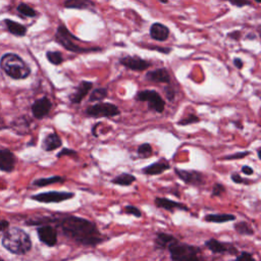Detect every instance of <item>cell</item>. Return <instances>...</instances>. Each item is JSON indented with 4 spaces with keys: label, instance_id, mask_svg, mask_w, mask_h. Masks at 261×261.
<instances>
[{
    "label": "cell",
    "instance_id": "cell-1",
    "mask_svg": "<svg viewBox=\"0 0 261 261\" xmlns=\"http://www.w3.org/2000/svg\"><path fill=\"white\" fill-rule=\"evenodd\" d=\"M60 227L65 236L84 246H97L103 242V238L96 224L86 218L71 215L60 222Z\"/></svg>",
    "mask_w": 261,
    "mask_h": 261
},
{
    "label": "cell",
    "instance_id": "cell-2",
    "mask_svg": "<svg viewBox=\"0 0 261 261\" xmlns=\"http://www.w3.org/2000/svg\"><path fill=\"white\" fill-rule=\"evenodd\" d=\"M3 246L11 253L16 255H24L32 248L30 236L19 227H12L3 237Z\"/></svg>",
    "mask_w": 261,
    "mask_h": 261
},
{
    "label": "cell",
    "instance_id": "cell-3",
    "mask_svg": "<svg viewBox=\"0 0 261 261\" xmlns=\"http://www.w3.org/2000/svg\"><path fill=\"white\" fill-rule=\"evenodd\" d=\"M55 41L62 46L64 49L74 53H91V52H98L102 51L100 47H90L85 48L76 43V41H82L78 37H76L73 33L65 27L64 25H59L56 29L55 33Z\"/></svg>",
    "mask_w": 261,
    "mask_h": 261
},
{
    "label": "cell",
    "instance_id": "cell-4",
    "mask_svg": "<svg viewBox=\"0 0 261 261\" xmlns=\"http://www.w3.org/2000/svg\"><path fill=\"white\" fill-rule=\"evenodd\" d=\"M0 67L13 79L23 80L30 76L31 69L29 65L17 54H6L0 61Z\"/></svg>",
    "mask_w": 261,
    "mask_h": 261
},
{
    "label": "cell",
    "instance_id": "cell-5",
    "mask_svg": "<svg viewBox=\"0 0 261 261\" xmlns=\"http://www.w3.org/2000/svg\"><path fill=\"white\" fill-rule=\"evenodd\" d=\"M168 248L173 261H204L202 251L199 247L180 243L176 240Z\"/></svg>",
    "mask_w": 261,
    "mask_h": 261
},
{
    "label": "cell",
    "instance_id": "cell-6",
    "mask_svg": "<svg viewBox=\"0 0 261 261\" xmlns=\"http://www.w3.org/2000/svg\"><path fill=\"white\" fill-rule=\"evenodd\" d=\"M136 100L140 102H148L149 108L157 113H162L166 108V102L161 95L155 90H143L137 93Z\"/></svg>",
    "mask_w": 261,
    "mask_h": 261
},
{
    "label": "cell",
    "instance_id": "cell-7",
    "mask_svg": "<svg viewBox=\"0 0 261 261\" xmlns=\"http://www.w3.org/2000/svg\"><path fill=\"white\" fill-rule=\"evenodd\" d=\"M86 114L90 117H113L120 114L118 107L109 102H97L86 108Z\"/></svg>",
    "mask_w": 261,
    "mask_h": 261
},
{
    "label": "cell",
    "instance_id": "cell-8",
    "mask_svg": "<svg viewBox=\"0 0 261 261\" xmlns=\"http://www.w3.org/2000/svg\"><path fill=\"white\" fill-rule=\"evenodd\" d=\"M73 197H75V194L72 192L49 191V192L33 195L31 196V199L41 203H60L63 201L70 200Z\"/></svg>",
    "mask_w": 261,
    "mask_h": 261
},
{
    "label": "cell",
    "instance_id": "cell-9",
    "mask_svg": "<svg viewBox=\"0 0 261 261\" xmlns=\"http://www.w3.org/2000/svg\"><path fill=\"white\" fill-rule=\"evenodd\" d=\"M119 63L125 69L133 72H144L151 67V62L137 55H125L118 59Z\"/></svg>",
    "mask_w": 261,
    "mask_h": 261
},
{
    "label": "cell",
    "instance_id": "cell-10",
    "mask_svg": "<svg viewBox=\"0 0 261 261\" xmlns=\"http://www.w3.org/2000/svg\"><path fill=\"white\" fill-rule=\"evenodd\" d=\"M177 176L187 185H192V186H202L204 185V176L203 174L196 172V171H185V170H175Z\"/></svg>",
    "mask_w": 261,
    "mask_h": 261
},
{
    "label": "cell",
    "instance_id": "cell-11",
    "mask_svg": "<svg viewBox=\"0 0 261 261\" xmlns=\"http://www.w3.org/2000/svg\"><path fill=\"white\" fill-rule=\"evenodd\" d=\"M52 108V102L47 97H42L32 105V113L37 119H42L47 116Z\"/></svg>",
    "mask_w": 261,
    "mask_h": 261
},
{
    "label": "cell",
    "instance_id": "cell-12",
    "mask_svg": "<svg viewBox=\"0 0 261 261\" xmlns=\"http://www.w3.org/2000/svg\"><path fill=\"white\" fill-rule=\"evenodd\" d=\"M149 35L155 41L165 42L170 38L171 31H170V28L168 26H166L165 24L156 22L150 26Z\"/></svg>",
    "mask_w": 261,
    "mask_h": 261
},
{
    "label": "cell",
    "instance_id": "cell-13",
    "mask_svg": "<svg viewBox=\"0 0 261 261\" xmlns=\"http://www.w3.org/2000/svg\"><path fill=\"white\" fill-rule=\"evenodd\" d=\"M93 88V82L90 81H81L80 84L76 87L75 91L69 96V99L73 104H80L84 98L89 94Z\"/></svg>",
    "mask_w": 261,
    "mask_h": 261
},
{
    "label": "cell",
    "instance_id": "cell-14",
    "mask_svg": "<svg viewBox=\"0 0 261 261\" xmlns=\"http://www.w3.org/2000/svg\"><path fill=\"white\" fill-rule=\"evenodd\" d=\"M39 240L46 246L53 247L57 243V233L51 225H41L37 230Z\"/></svg>",
    "mask_w": 261,
    "mask_h": 261
},
{
    "label": "cell",
    "instance_id": "cell-15",
    "mask_svg": "<svg viewBox=\"0 0 261 261\" xmlns=\"http://www.w3.org/2000/svg\"><path fill=\"white\" fill-rule=\"evenodd\" d=\"M205 246L214 254H223V253L237 254L238 253V250L233 245L219 242L216 239H209L208 241L205 242Z\"/></svg>",
    "mask_w": 261,
    "mask_h": 261
},
{
    "label": "cell",
    "instance_id": "cell-16",
    "mask_svg": "<svg viewBox=\"0 0 261 261\" xmlns=\"http://www.w3.org/2000/svg\"><path fill=\"white\" fill-rule=\"evenodd\" d=\"M17 158L9 149H0V171L11 173L15 170Z\"/></svg>",
    "mask_w": 261,
    "mask_h": 261
},
{
    "label": "cell",
    "instance_id": "cell-17",
    "mask_svg": "<svg viewBox=\"0 0 261 261\" xmlns=\"http://www.w3.org/2000/svg\"><path fill=\"white\" fill-rule=\"evenodd\" d=\"M145 80L152 83L170 84L171 75L166 68H160V69H155L153 71L147 72V74L145 75Z\"/></svg>",
    "mask_w": 261,
    "mask_h": 261
},
{
    "label": "cell",
    "instance_id": "cell-18",
    "mask_svg": "<svg viewBox=\"0 0 261 261\" xmlns=\"http://www.w3.org/2000/svg\"><path fill=\"white\" fill-rule=\"evenodd\" d=\"M63 7L68 10L91 11L96 13V4L93 0H64Z\"/></svg>",
    "mask_w": 261,
    "mask_h": 261
},
{
    "label": "cell",
    "instance_id": "cell-19",
    "mask_svg": "<svg viewBox=\"0 0 261 261\" xmlns=\"http://www.w3.org/2000/svg\"><path fill=\"white\" fill-rule=\"evenodd\" d=\"M154 203L158 208L165 209V210H168V211H171V212H173L175 210H182V211H188L189 210V208L185 204L170 200L168 198L156 197L155 200H154Z\"/></svg>",
    "mask_w": 261,
    "mask_h": 261
},
{
    "label": "cell",
    "instance_id": "cell-20",
    "mask_svg": "<svg viewBox=\"0 0 261 261\" xmlns=\"http://www.w3.org/2000/svg\"><path fill=\"white\" fill-rule=\"evenodd\" d=\"M171 169V166L165 160H160L158 162L152 163V165L144 168L142 170V173L146 176H157L162 173H165L166 171H169Z\"/></svg>",
    "mask_w": 261,
    "mask_h": 261
},
{
    "label": "cell",
    "instance_id": "cell-21",
    "mask_svg": "<svg viewBox=\"0 0 261 261\" xmlns=\"http://www.w3.org/2000/svg\"><path fill=\"white\" fill-rule=\"evenodd\" d=\"M61 145H62L61 138L56 133H51V134H48L44 138L43 143H42V148L46 152H51V151L61 147Z\"/></svg>",
    "mask_w": 261,
    "mask_h": 261
},
{
    "label": "cell",
    "instance_id": "cell-22",
    "mask_svg": "<svg viewBox=\"0 0 261 261\" xmlns=\"http://www.w3.org/2000/svg\"><path fill=\"white\" fill-rule=\"evenodd\" d=\"M177 239L174 236L169 235L167 233H157L155 238V248L158 250L168 248Z\"/></svg>",
    "mask_w": 261,
    "mask_h": 261
},
{
    "label": "cell",
    "instance_id": "cell-23",
    "mask_svg": "<svg viewBox=\"0 0 261 261\" xmlns=\"http://www.w3.org/2000/svg\"><path fill=\"white\" fill-rule=\"evenodd\" d=\"M236 219V216L234 214L228 213H214V214H207L204 217V220L207 222H213V223H223L228 221H234Z\"/></svg>",
    "mask_w": 261,
    "mask_h": 261
},
{
    "label": "cell",
    "instance_id": "cell-24",
    "mask_svg": "<svg viewBox=\"0 0 261 261\" xmlns=\"http://www.w3.org/2000/svg\"><path fill=\"white\" fill-rule=\"evenodd\" d=\"M5 23L12 34H14L16 36H20V37H23L27 34V28L25 26H23L17 22L11 21V20H6Z\"/></svg>",
    "mask_w": 261,
    "mask_h": 261
},
{
    "label": "cell",
    "instance_id": "cell-25",
    "mask_svg": "<svg viewBox=\"0 0 261 261\" xmlns=\"http://www.w3.org/2000/svg\"><path fill=\"white\" fill-rule=\"evenodd\" d=\"M134 182H136V178L135 176L130 175V174H120L117 177H115L114 179L111 180V183L117 186H123V187H127L130 186Z\"/></svg>",
    "mask_w": 261,
    "mask_h": 261
},
{
    "label": "cell",
    "instance_id": "cell-26",
    "mask_svg": "<svg viewBox=\"0 0 261 261\" xmlns=\"http://www.w3.org/2000/svg\"><path fill=\"white\" fill-rule=\"evenodd\" d=\"M64 182V179L59 176H53L50 178H41L33 182V186L35 187H47L53 184H61Z\"/></svg>",
    "mask_w": 261,
    "mask_h": 261
},
{
    "label": "cell",
    "instance_id": "cell-27",
    "mask_svg": "<svg viewBox=\"0 0 261 261\" xmlns=\"http://www.w3.org/2000/svg\"><path fill=\"white\" fill-rule=\"evenodd\" d=\"M108 96V91L106 88H96L90 93V102H101Z\"/></svg>",
    "mask_w": 261,
    "mask_h": 261
},
{
    "label": "cell",
    "instance_id": "cell-28",
    "mask_svg": "<svg viewBox=\"0 0 261 261\" xmlns=\"http://www.w3.org/2000/svg\"><path fill=\"white\" fill-rule=\"evenodd\" d=\"M236 232L242 236H253L254 230L245 221H240L234 225Z\"/></svg>",
    "mask_w": 261,
    "mask_h": 261
},
{
    "label": "cell",
    "instance_id": "cell-29",
    "mask_svg": "<svg viewBox=\"0 0 261 261\" xmlns=\"http://www.w3.org/2000/svg\"><path fill=\"white\" fill-rule=\"evenodd\" d=\"M46 58L53 65H60L64 61L62 53L60 51H47Z\"/></svg>",
    "mask_w": 261,
    "mask_h": 261
},
{
    "label": "cell",
    "instance_id": "cell-30",
    "mask_svg": "<svg viewBox=\"0 0 261 261\" xmlns=\"http://www.w3.org/2000/svg\"><path fill=\"white\" fill-rule=\"evenodd\" d=\"M18 11H19V13L21 15H23L25 17H28V18H35L38 15L37 12L34 9H32L31 7H29L26 4H21L18 7Z\"/></svg>",
    "mask_w": 261,
    "mask_h": 261
},
{
    "label": "cell",
    "instance_id": "cell-31",
    "mask_svg": "<svg viewBox=\"0 0 261 261\" xmlns=\"http://www.w3.org/2000/svg\"><path fill=\"white\" fill-rule=\"evenodd\" d=\"M138 155L139 157L141 158H146V157H149L153 154V150H152V146L149 144V143H144L142 145H140L138 147Z\"/></svg>",
    "mask_w": 261,
    "mask_h": 261
},
{
    "label": "cell",
    "instance_id": "cell-32",
    "mask_svg": "<svg viewBox=\"0 0 261 261\" xmlns=\"http://www.w3.org/2000/svg\"><path fill=\"white\" fill-rule=\"evenodd\" d=\"M199 121H200L199 116H197L194 113H191V114H188L187 116L183 117L181 120H179L178 124L185 126V125H189V124H193V123H197Z\"/></svg>",
    "mask_w": 261,
    "mask_h": 261
},
{
    "label": "cell",
    "instance_id": "cell-33",
    "mask_svg": "<svg viewBox=\"0 0 261 261\" xmlns=\"http://www.w3.org/2000/svg\"><path fill=\"white\" fill-rule=\"evenodd\" d=\"M221 2H226L236 8H244V7L252 6L251 0H221Z\"/></svg>",
    "mask_w": 261,
    "mask_h": 261
},
{
    "label": "cell",
    "instance_id": "cell-34",
    "mask_svg": "<svg viewBox=\"0 0 261 261\" xmlns=\"http://www.w3.org/2000/svg\"><path fill=\"white\" fill-rule=\"evenodd\" d=\"M250 151H243V152H238V153H235V154H232V155H227V156H224L222 158H220V160H236V159H243L244 157L250 155Z\"/></svg>",
    "mask_w": 261,
    "mask_h": 261
},
{
    "label": "cell",
    "instance_id": "cell-35",
    "mask_svg": "<svg viewBox=\"0 0 261 261\" xmlns=\"http://www.w3.org/2000/svg\"><path fill=\"white\" fill-rule=\"evenodd\" d=\"M123 211L126 214H132V215H134L136 217H141L142 216V212L140 211V209L138 207H136V206H133V205H126L124 207Z\"/></svg>",
    "mask_w": 261,
    "mask_h": 261
},
{
    "label": "cell",
    "instance_id": "cell-36",
    "mask_svg": "<svg viewBox=\"0 0 261 261\" xmlns=\"http://www.w3.org/2000/svg\"><path fill=\"white\" fill-rule=\"evenodd\" d=\"M224 192H225V188L223 187V185L216 183V184H214V186L212 188L211 197H218V196L222 195Z\"/></svg>",
    "mask_w": 261,
    "mask_h": 261
},
{
    "label": "cell",
    "instance_id": "cell-37",
    "mask_svg": "<svg viewBox=\"0 0 261 261\" xmlns=\"http://www.w3.org/2000/svg\"><path fill=\"white\" fill-rule=\"evenodd\" d=\"M57 158H61L63 156H75V157H78V153L76 150H73V149H70V148H63L57 155Z\"/></svg>",
    "mask_w": 261,
    "mask_h": 261
},
{
    "label": "cell",
    "instance_id": "cell-38",
    "mask_svg": "<svg viewBox=\"0 0 261 261\" xmlns=\"http://www.w3.org/2000/svg\"><path fill=\"white\" fill-rule=\"evenodd\" d=\"M231 179H232V181H233L234 183H236V184H245V185H250V184L252 183L251 181H249V180H247V179H243L239 174H236V173L232 175Z\"/></svg>",
    "mask_w": 261,
    "mask_h": 261
},
{
    "label": "cell",
    "instance_id": "cell-39",
    "mask_svg": "<svg viewBox=\"0 0 261 261\" xmlns=\"http://www.w3.org/2000/svg\"><path fill=\"white\" fill-rule=\"evenodd\" d=\"M236 261H256L252 254L248 252H242L236 259Z\"/></svg>",
    "mask_w": 261,
    "mask_h": 261
},
{
    "label": "cell",
    "instance_id": "cell-40",
    "mask_svg": "<svg viewBox=\"0 0 261 261\" xmlns=\"http://www.w3.org/2000/svg\"><path fill=\"white\" fill-rule=\"evenodd\" d=\"M147 47L150 48V50H155V51H158L163 54H170L173 50L172 48H169V47H158V46H151V45H148Z\"/></svg>",
    "mask_w": 261,
    "mask_h": 261
},
{
    "label": "cell",
    "instance_id": "cell-41",
    "mask_svg": "<svg viewBox=\"0 0 261 261\" xmlns=\"http://www.w3.org/2000/svg\"><path fill=\"white\" fill-rule=\"evenodd\" d=\"M165 91H166V96H167L168 99H169L170 101H173V100L175 99V96H176L175 90H174L172 87H166Z\"/></svg>",
    "mask_w": 261,
    "mask_h": 261
},
{
    "label": "cell",
    "instance_id": "cell-42",
    "mask_svg": "<svg viewBox=\"0 0 261 261\" xmlns=\"http://www.w3.org/2000/svg\"><path fill=\"white\" fill-rule=\"evenodd\" d=\"M227 37L230 39L235 40V41H238L241 38V32L240 31H233L231 33H228Z\"/></svg>",
    "mask_w": 261,
    "mask_h": 261
},
{
    "label": "cell",
    "instance_id": "cell-43",
    "mask_svg": "<svg viewBox=\"0 0 261 261\" xmlns=\"http://www.w3.org/2000/svg\"><path fill=\"white\" fill-rule=\"evenodd\" d=\"M233 62H234V65L238 70H242L244 68V61L241 58L236 57V58H234Z\"/></svg>",
    "mask_w": 261,
    "mask_h": 261
},
{
    "label": "cell",
    "instance_id": "cell-44",
    "mask_svg": "<svg viewBox=\"0 0 261 261\" xmlns=\"http://www.w3.org/2000/svg\"><path fill=\"white\" fill-rule=\"evenodd\" d=\"M242 173L245 174L246 176H251V175H253L254 171H253L252 168H250V167H248V166H244V167L242 168Z\"/></svg>",
    "mask_w": 261,
    "mask_h": 261
},
{
    "label": "cell",
    "instance_id": "cell-45",
    "mask_svg": "<svg viewBox=\"0 0 261 261\" xmlns=\"http://www.w3.org/2000/svg\"><path fill=\"white\" fill-rule=\"evenodd\" d=\"M9 221L7 220H2L0 221V232H4L5 230H7V228L9 227Z\"/></svg>",
    "mask_w": 261,
    "mask_h": 261
},
{
    "label": "cell",
    "instance_id": "cell-46",
    "mask_svg": "<svg viewBox=\"0 0 261 261\" xmlns=\"http://www.w3.org/2000/svg\"><path fill=\"white\" fill-rule=\"evenodd\" d=\"M158 2L163 4V5H168L170 3V0H158Z\"/></svg>",
    "mask_w": 261,
    "mask_h": 261
},
{
    "label": "cell",
    "instance_id": "cell-47",
    "mask_svg": "<svg viewBox=\"0 0 261 261\" xmlns=\"http://www.w3.org/2000/svg\"><path fill=\"white\" fill-rule=\"evenodd\" d=\"M246 38H247V39H255L256 37H255L254 35H252V34H251V35H248V36H246Z\"/></svg>",
    "mask_w": 261,
    "mask_h": 261
},
{
    "label": "cell",
    "instance_id": "cell-48",
    "mask_svg": "<svg viewBox=\"0 0 261 261\" xmlns=\"http://www.w3.org/2000/svg\"><path fill=\"white\" fill-rule=\"evenodd\" d=\"M254 2H255L256 4H258V5H259V4L261 3V0H254Z\"/></svg>",
    "mask_w": 261,
    "mask_h": 261
},
{
    "label": "cell",
    "instance_id": "cell-49",
    "mask_svg": "<svg viewBox=\"0 0 261 261\" xmlns=\"http://www.w3.org/2000/svg\"><path fill=\"white\" fill-rule=\"evenodd\" d=\"M0 261H5V260H4L2 257H0Z\"/></svg>",
    "mask_w": 261,
    "mask_h": 261
}]
</instances>
